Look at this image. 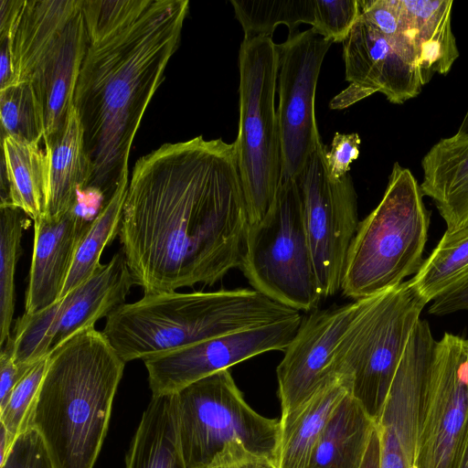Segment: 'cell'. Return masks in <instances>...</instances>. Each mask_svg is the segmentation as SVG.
Wrapping results in <instances>:
<instances>
[{"instance_id": "1", "label": "cell", "mask_w": 468, "mask_h": 468, "mask_svg": "<svg viewBox=\"0 0 468 468\" xmlns=\"http://www.w3.org/2000/svg\"><path fill=\"white\" fill-rule=\"evenodd\" d=\"M249 226L234 144L200 135L137 160L118 236L134 284L151 294L240 268Z\"/></svg>"}, {"instance_id": "2", "label": "cell", "mask_w": 468, "mask_h": 468, "mask_svg": "<svg viewBox=\"0 0 468 468\" xmlns=\"http://www.w3.org/2000/svg\"><path fill=\"white\" fill-rule=\"evenodd\" d=\"M188 0H154L133 24L90 44L73 106L92 174L88 190L107 202L115 191L144 113L176 51Z\"/></svg>"}, {"instance_id": "3", "label": "cell", "mask_w": 468, "mask_h": 468, "mask_svg": "<svg viewBox=\"0 0 468 468\" xmlns=\"http://www.w3.org/2000/svg\"><path fill=\"white\" fill-rule=\"evenodd\" d=\"M125 364L94 326L49 354L27 428L41 436L54 468H93Z\"/></svg>"}, {"instance_id": "4", "label": "cell", "mask_w": 468, "mask_h": 468, "mask_svg": "<svg viewBox=\"0 0 468 468\" xmlns=\"http://www.w3.org/2000/svg\"><path fill=\"white\" fill-rule=\"evenodd\" d=\"M299 314L254 289L163 292L116 308L102 334L127 363Z\"/></svg>"}, {"instance_id": "5", "label": "cell", "mask_w": 468, "mask_h": 468, "mask_svg": "<svg viewBox=\"0 0 468 468\" xmlns=\"http://www.w3.org/2000/svg\"><path fill=\"white\" fill-rule=\"evenodd\" d=\"M410 169L394 163L378 205L359 222L341 291L353 300L394 288L423 262L430 211Z\"/></svg>"}, {"instance_id": "6", "label": "cell", "mask_w": 468, "mask_h": 468, "mask_svg": "<svg viewBox=\"0 0 468 468\" xmlns=\"http://www.w3.org/2000/svg\"><path fill=\"white\" fill-rule=\"evenodd\" d=\"M426 303L409 282L362 299L334 351L331 375L377 422L397 367Z\"/></svg>"}, {"instance_id": "7", "label": "cell", "mask_w": 468, "mask_h": 468, "mask_svg": "<svg viewBox=\"0 0 468 468\" xmlns=\"http://www.w3.org/2000/svg\"><path fill=\"white\" fill-rule=\"evenodd\" d=\"M239 121L235 155L250 224L271 207L282 182L275 91L279 50L271 37H244L239 51Z\"/></svg>"}, {"instance_id": "8", "label": "cell", "mask_w": 468, "mask_h": 468, "mask_svg": "<svg viewBox=\"0 0 468 468\" xmlns=\"http://www.w3.org/2000/svg\"><path fill=\"white\" fill-rule=\"evenodd\" d=\"M254 290L296 311L313 312L324 298L295 178L281 182L266 214L250 224L240 267Z\"/></svg>"}, {"instance_id": "9", "label": "cell", "mask_w": 468, "mask_h": 468, "mask_svg": "<svg viewBox=\"0 0 468 468\" xmlns=\"http://www.w3.org/2000/svg\"><path fill=\"white\" fill-rule=\"evenodd\" d=\"M173 394L186 468H208L233 441L278 465L280 420L266 418L252 410L229 369L203 378Z\"/></svg>"}, {"instance_id": "10", "label": "cell", "mask_w": 468, "mask_h": 468, "mask_svg": "<svg viewBox=\"0 0 468 468\" xmlns=\"http://www.w3.org/2000/svg\"><path fill=\"white\" fill-rule=\"evenodd\" d=\"M134 285L122 250L51 305L20 316L5 342L17 365H32L124 303Z\"/></svg>"}, {"instance_id": "11", "label": "cell", "mask_w": 468, "mask_h": 468, "mask_svg": "<svg viewBox=\"0 0 468 468\" xmlns=\"http://www.w3.org/2000/svg\"><path fill=\"white\" fill-rule=\"evenodd\" d=\"M322 141L296 178L317 279L324 298L342 287L346 259L359 220L357 196L349 174L334 179Z\"/></svg>"}, {"instance_id": "12", "label": "cell", "mask_w": 468, "mask_h": 468, "mask_svg": "<svg viewBox=\"0 0 468 468\" xmlns=\"http://www.w3.org/2000/svg\"><path fill=\"white\" fill-rule=\"evenodd\" d=\"M332 44L311 28L289 34L277 44L282 182L299 176L322 141L314 100L320 69Z\"/></svg>"}, {"instance_id": "13", "label": "cell", "mask_w": 468, "mask_h": 468, "mask_svg": "<svg viewBox=\"0 0 468 468\" xmlns=\"http://www.w3.org/2000/svg\"><path fill=\"white\" fill-rule=\"evenodd\" d=\"M468 412V339L437 341L419 410L412 468H450Z\"/></svg>"}, {"instance_id": "14", "label": "cell", "mask_w": 468, "mask_h": 468, "mask_svg": "<svg viewBox=\"0 0 468 468\" xmlns=\"http://www.w3.org/2000/svg\"><path fill=\"white\" fill-rule=\"evenodd\" d=\"M302 320L299 314L143 359L153 396L176 393L193 382L262 353L285 351Z\"/></svg>"}, {"instance_id": "15", "label": "cell", "mask_w": 468, "mask_h": 468, "mask_svg": "<svg viewBox=\"0 0 468 468\" xmlns=\"http://www.w3.org/2000/svg\"><path fill=\"white\" fill-rule=\"evenodd\" d=\"M437 340L427 321L414 327L377 421L380 468H412L421 391Z\"/></svg>"}, {"instance_id": "16", "label": "cell", "mask_w": 468, "mask_h": 468, "mask_svg": "<svg viewBox=\"0 0 468 468\" xmlns=\"http://www.w3.org/2000/svg\"><path fill=\"white\" fill-rule=\"evenodd\" d=\"M361 303L316 309L303 317L276 369L282 414L293 410L333 378L334 351Z\"/></svg>"}, {"instance_id": "17", "label": "cell", "mask_w": 468, "mask_h": 468, "mask_svg": "<svg viewBox=\"0 0 468 468\" xmlns=\"http://www.w3.org/2000/svg\"><path fill=\"white\" fill-rule=\"evenodd\" d=\"M346 80L395 104L417 97L424 86L417 60L358 16L343 42Z\"/></svg>"}, {"instance_id": "18", "label": "cell", "mask_w": 468, "mask_h": 468, "mask_svg": "<svg viewBox=\"0 0 468 468\" xmlns=\"http://www.w3.org/2000/svg\"><path fill=\"white\" fill-rule=\"evenodd\" d=\"M92 219L80 208L34 220V245L25 313L38 312L59 298L77 247Z\"/></svg>"}, {"instance_id": "19", "label": "cell", "mask_w": 468, "mask_h": 468, "mask_svg": "<svg viewBox=\"0 0 468 468\" xmlns=\"http://www.w3.org/2000/svg\"><path fill=\"white\" fill-rule=\"evenodd\" d=\"M89 45L80 9L69 20L29 79L44 112V139L58 132L66 123Z\"/></svg>"}, {"instance_id": "20", "label": "cell", "mask_w": 468, "mask_h": 468, "mask_svg": "<svg viewBox=\"0 0 468 468\" xmlns=\"http://www.w3.org/2000/svg\"><path fill=\"white\" fill-rule=\"evenodd\" d=\"M43 141L48 165L44 216L56 218L80 205V193L88 190L92 174L82 124L74 106L64 126Z\"/></svg>"}, {"instance_id": "21", "label": "cell", "mask_w": 468, "mask_h": 468, "mask_svg": "<svg viewBox=\"0 0 468 468\" xmlns=\"http://www.w3.org/2000/svg\"><path fill=\"white\" fill-rule=\"evenodd\" d=\"M423 196L431 197L454 229L468 223V135L454 134L436 143L421 160Z\"/></svg>"}, {"instance_id": "22", "label": "cell", "mask_w": 468, "mask_h": 468, "mask_svg": "<svg viewBox=\"0 0 468 468\" xmlns=\"http://www.w3.org/2000/svg\"><path fill=\"white\" fill-rule=\"evenodd\" d=\"M81 5L82 0H26L16 26L8 37L13 84L30 79Z\"/></svg>"}, {"instance_id": "23", "label": "cell", "mask_w": 468, "mask_h": 468, "mask_svg": "<svg viewBox=\"0 0 468 468\" xmlns=\"http://www.w3.org/2000/svg\"><path fill=\"white\" fill-rule=\"evenodd\" d=\"M348 394H351L349 384L335 376L293 410L282 414L279 468L307 467L322 431Z\"/></svg>"}, {"instance_id": "24", "label": "cell", "mask_w": 468, "mask_h": 468, "mask_svg": "<svg viewBox=\"0 0 468 468\" xmlns=\"http://www.w3.org/2000/svg\"><path fill=\"white\" fill-rule=\"evenodd\" d=\"M425 85L435 73L446 75L459 57L452 28V0H402Z\"/></svg>"}, {"instance_id": "25", "label": "cell", "mask_w": 468, "mask_h": 468, "mask_svg": "<svg viewBox=\"0 0 468 468\" xmlns=\"http://www.w3.org/2000/svg\"><path fill=\"white\" fill-rule=\"evenodd\" d=\"M376 425L348 394L322 431L306 468H360Z\"/></svg>"}, {"instance_id": "26", "label": "cell", "mask_w": 468, "mask_h": 468, "mask_svg": "<svg viewBox=\"0 0 468 468\" xmlns=\"http://www.w3.org/2000/svg\"><path fill=\"white\" fill-rule=\"evenodd\" d=\"M126 468H186L174 394L152 396L127 452Z\"/></svg>"}, {"instance_id": "27", "label": "cell", "mask_w": 468, "mask_h": 468, "mask_svg": "<svg viewBox=\"0 0 468 468\" xmlns=\"http://www.w3.org/2000/svg\"><path fill=\"white\" fill-rule=\"evenodd\" d=\"M2 141L1 165L9 187V204L36 220L45 214L48 197V165L37 143L13 136Z\"/></svg>"}, {"instance_id": "28", "label": "cell", "mask_w": 468, "mask_h": 468, "mask_svg": "<svg viewBox=\"0 0 468 468\" xmlns=\"http://www.w3.org/2000/svg\"><path fill=\"white\" fill-rule=\"evenodd\" d=\"M468 279V223L446 229L409 283L427 304Z\"/></svg>"}, {"instance_id": "29", "label": "cell", "mask_w": 468, "mask_h": 468, "mask_svg": "<svg viewBox=\"0 0 468 468\" xmlns=\"http://www.w3.org/2000/svg\"><path fill=\"white\" fill-rule=\"evenodd\" d=\"M128 179L129 170L126 167L115 191L97 211L81 238L58 299L89 279L102 265L101 255L119 232Z\"/></svg>"}, {"instance_id": "30", "label": "cell", "mask_w": 468, "mask_h": 468, "mask_svg": "<svg viewBox=\"0 0 468 468\" xmlns=\"http://www.w3.org/2000/svg\"><path fill=\"white\" fill-rule=\"evenodd\" d=\"M244 37H271L279 25L297 32L301 24H317V0H230Z\"/></svg>"}, {"instance_id": "31", "label": "cell", "mask_w": 468, "mask_h": 468, "mask_svg": "<svg viewBox=\"0 0 468 468\" xmlns=\"http://www.w3.org/2000/svg\"><path fill=\"white\" fill-rule=\"evenodd\" d=\"M28 217L11 204L0 205V346L11 335L15 311V273Z\"/></svg>"}, {"instance_id": "32", "label": "cell", "mask_w": 468, "mask_h": 468, "mask_svg": "<svg viewBox=\"0 0 468 468\" xmlns=\"http://www.w3.org/2000/svg\"><path fill=\"white\" fill-rule=\"evenodd\" d=\"M0 118L1 138L9 135L37 144L44 139V112L29 80L0 90Z\"/></svg>"}, {"instance_id": "33", "label": "cell", "mask_w": 468, "mask_h": 468, "mask_svg": "<svg viewBox=\"0 0 468 468\" xmlns=\"http://www.w3.org/2000/svg\"><path fill=\"white\" fill-rule=\"evenodd\" d=\"M154 0H82L90 44L101 41L135 22Z\"/></svg>"}, {"instance_id": "34", "label": "cell", "mask_w": 468, "mask_h": 468, "mask_svg": "<svg viewBox=\"0 0 468 468\" xmlns=\"http://www.w3.org/2000/svg\"><path fill=\"white\" fill-rule=\"evenodd\" d=\"M48 356L37 361L15 387L9 400L0 411V423L16 439L27 429L29 415L45 377Z\"/></svg>"}, {"instance_id": "35", "label": "cell", "mask_w": 468, "mask_h": 468, "mask_svg": "<svg viewBox=\"0 0 468 468\" xmlns=\"http://www.w3.org/2000/svg\"><path fill=\"white\" fill-rule=\"evenodd\" d=\"M317 10L311 29L333 43L344 42L360 14L358 0H317Z\"/></svg>"}, {"instance_id": "36", "label": "cell", "mask_w": 468, "mask_h": 468, "mask_svg": "<svg viewBox=\"0 0 468 468\" xmlns=\"http://www.w3.org/2000/svg\"><path fill=\"white\" fill-rule=\"evenodd\" d=\"M0 468H54L39 433L27 428L17 436Z\"/></svg>"}, {"instance_id": "37", "label": "cell", "mask_w": 468, "mask_h": 468, "mask_svg": "<svg viewBox=\"0 0 468 468\" xmlns=\"http://www.w3.org/2000/svg\"><path fill=\"white\" fill-rule=\"evenodd\" d=\"M360 137L357 133H335L330 150L325 152L329 175L339 179L348 174L350 164L359 155Z\"/></svg>"}, {"instance_id": "38", "label": "cell", "mask_w": 468, "mask_h": 468, "mask_svg": "<svg viewBox=\"0 0 468 468\" xmlns=\"http://www.w3.org/2000/svg\"><path fill=\"white\" fill-rule=\"evenodd\" d=\"M208 468H278L270 459L248 450L241 442H229Z\"/></svg>"}, {"instance_id": "39", "label": "cell", "mask_w": 468, "mask_h": 468, "mask_svg": "<svg viewBox=\"0 0 468 468\" xmlns=\"http://www.w3.org/2000/svg\"><path fill=\"white\" fill-rule=\"evenodd\" d=\"M35 364L17 365L12 358L11 349L7 346H5L1 348L0 411L3 410L6 406L16 384Z\"/></svg>"}, {"instance_id": "40", "label": "cell", "mask_w": 468, "mask_h": 468, "mask_svg": "<svg viewBox=\"0 0 468 468\" xmlns=\"http://www.w3.org/2000/svg\"><path fill=\"white\" fill-rule=\"evenodd\" d=\"M468 310V279L432 301L429 313L442 316Z\"/></svg>"}, {"instance_id": "41", "label": "cell", "mask_w": 468, "mask_h": 468, "mask_svg": "<svg viewBox=\"0 0 468 468\" xmlns=\"http://www.w3.org/2000/svg\"><path fill=\"white\" fill-rule=\"evenodd\" d=\"M26 0H0V38L14 31Z\"/></svg>"}, {"instance_id": "42", "label": "cell", "mask_w": 468, "mask_h": 468, "mask_svg": "<svg viewBox=\"0 0 468 468\" xmlns=\"http://www.w3.org/2000/svg\"><path fill=\"white\" fill-rule=\"evenodd\" d=\"M14 82L12 58L9 39L0 38V90Z\"/></svg>"}, {"instance_id": "43", "label": "cell", "mask_w": 468, "mask_h": 468, "mask_svg": "<svg viewBox=\"0 0 468 468\" xmlns=\"http://www.w3.org/2000/svg\"><path fill=\"white\" fill-rule=\"evenodd\" d=\"M370 95L372 93L369 91L350 84L347 89L331 100L329 107L335 110L345 109Z\"/></svg>"}, {"instance_id": "44", "label": "cell", "mask_w": 468, "mask_h": 468, "mask_svg": "<svg viewBox=\"0 0 468 468\" xmlns=\"http://www.w3.org/2000/svg\"><path fill=\"white\" fill-rule=\"evenodd\" d=\"M450 468H468V412Z\"/></svg>"}, {"instance_id": "45", "label": "cell", "mask_w": 468, "mask_h": 468, "mask_svg": "<svg viewBox=\"0 0 468 468\" xmlns=\"http://www.w3.org/2000/svg\"><path fill=\"white\" fill-rule=\"evenodd\" d=\"M360 468H380V443L377 425Z\"/></svg>"}, {"instance_id": "46", "label": "cell", "mask_w": 468, "mask_h": 468, "mask_svg": "<svg viewBox=\"0 0 468 468\" xmlns=\"http://www.w3.org/2000/svg\"><path fill=\"white\" fill-rule=\"evenodd\" d=\"M0 425V466H2L16 439L8 432L2 423Z\"/></svg>"}, {"instance_id": "47", "label": "cell", "mask_w": 468, "mask_h": 468, "mask_svg": "<svg viewBox=\"0 0 468 468\" xmlns=\"http://www.w3.org/2000/svg\"><path fill=\"white\" fill-rule=\"evenodd\" d=\"M457 134L468 135V108L460 124Z\"/></svg>"}]
</instances>
